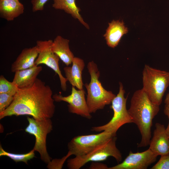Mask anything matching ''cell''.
Returning <instances> with one entry per match:
<instances>
[{
  "label": "cell",
  "mask_w": 169,
  "mask_h": 169,
  "mask_svg": "<svg viewBox=\"0 0 169 169\" xmlns=\"http://www.w3.org/2000/svg\"><path fill=\"white\" fill-rule=\"evenodd\" d=\"M52 95L50 86L37 78L31 86L19 89L10 105L0 113V119L22 115H30L37 120L51 119L55 110Z\"/></svg>",
  "instance_id": "6da1fadb"
},
{
  "label": "cell",
  "mask_w": 169,
  "mask_h": 169,
  "mask_svg": "<svg viewBox=\"0 0 169 169\" xmlns=\"http://www.w3.org/2000/svg\"><path fill=\"white\" fill-rule=\"evenodd\" d=\"M159 106L151 101L142 88L133 94L128 110L132 123L136 125L141 135L138 147L149 145L153 120L159 111Z\"/></svg>",
  "instance_id": "7a4b0ae2"
},
{
  "label": "cell",
  "mask_w": 169,
  "mask_h": 169,
  "mask_svg": "<svg viewBox=\"0 0 169 169\" xmlns=\"http://www.w3.org/2000/svg\"><path fill=\"white\" fill-rule=\"evenodd\" d=\"M87 68L91 79L89 84H84L87 91L86 102L90 113H95L110 104L116 95L102 86L99 79L100 72L95 63L93 61L89 62Z\"/></svg>",
  "instance_id": "3957f363"
},
{
  "label": "cell",
  "mask_w": 169,
  "mask_h": 169,
  "mask_svg": "<svg viewBox=\"0 0 169 169\" xmlns=\"http://www.w3.org/2000/svg\"><path fill=\"white\" fill-rule=\"evenodd\" d=\"M143 89L153 103L160 105L169 85V72L145 65L142 71Z\"/></svg>",
  "instance_id": "277c9868"
},
{
  "label": "cell",
  "mask_w": 169,
  "mask_h": 169,
  "mask_svg": "<svg viewBox=\"0 0 169 169\" xmlns=\"http://www.w3.org/2000/svg\"><path fill=\"white\" fill-rule=\"evenodd\" d=\"M116 136H114L88 153L68 160V167L69 169H79L89 162L104 161L109 156L113 157L118 163L120 162L122 156L116 146Z\"/></svg>",
  "instance_id": "5b68a950"
},
{
  "label": "cell",
  "mask_w": 169,
  "mask_h": 169,
  "mask_svg": "<svg viewBox=\"0 0 169 169\" xmlns=\"http://www.w3.org/2000/svg\"><path fill=\"white\" fill-rule=\"evenodd\" d=\"M118 94L111 102V108L113 111V115L111 120L106 124L92 127V131L99 132L105 130L116 134L118 130L122 125L132 123L131 118L126 108L127 97H124L125 91L122 83L119 82Z\"/></svg>",
  "instance_id": "8992f818"
},
{
  "label": "cell",
  "mask_w": 169,
  "mask_h": 169,
  "mask_svg": "<svg viewBox=\"0 0 169 169\" xmlns=\"http://www.w3.org/2000/svg\"><path fill=\"white\" fill-rule=\"evenodd\" d=\"M28 125L25 129V132L33 135L35 142L33 149L40 154L41 160L49 164L51 159L47 151L46 138L47 135L53 129L52 122L50 119L37 120L27 117Z\"/></svg>",
  "instance_id": "52a82bcc"
},
{
  "label": "cell",
  "mask_w": 169,
  "mask_h": 169,
  "mask_svg": "<svg viewBox=\"0 0 169 169\" xmlns=\"http://www.w3.org/2000/svg\"><path fill=\"white\" fill-rule=\"evenodd\" d=\"M116 135V134L105 130L97 134L75 136L68 143L69 152L75 156L84 155Z\"/></svg>",
  "instance_id": "ba28073f"
},
{
  "label": "cell",
  "mask_w": 169,
  "mask_h": 169,
  "mask_svg": "<svg viewBox=\"0 0 169 169\" xmlns=\"http://www.w3.org/2000/svg\"><path fill=\"white\" fill-rule=\"evenodd\" d=\"M53 41L38 40L36 46L38 52V56L35 62V64L38 65L44 64L52 69L57 74L59 78L61 87L64 91L67 90V79L62 75L59 66V58L51 49Z\"/></svg>",
  "instance_id": "9c48e42d"
},
{
  "label": "cell",
  "mask_w": 169,
  "mask_h": 169,
  "mask_svg": "<svg viewBox=\"0 0 169 169\" xmlns=\"http://www.w3.org/2000/svg\"><path fill=\"white\" fill-rule=\"evenodd\" d=\"M85 94L83 89L76 90L74 87L72 86L70 95L63 96L60 94H55L53 95V98L56 101H64L68 103V110L70 113L90 119L92 116L85 99Z\"/></svg>",
  "instance_id": "30bf717a"
},
{
  "label": "cell",
  "mask_w": 169,
  "mask_h": 169,
  "mask_svg": "<svg viewBox=\"0 0 169 169\" xmlns=\"http://www.w3.org/2000/svg\"><path fill=\"white\" fill-rule=\"evenodd\" d=\"M157 156L149 148L141 152L134 153L131 151L121 163L108 169H146L156 161Z\"/></svg>",
  "instance_id": "8fae6325"
},
{
  "label": "cell",
  "mask_w": 169,
  "mask_h": 169,
  "mask_svg": "<svg viewBox=\"0 0 169 169\" xmlns=\"http://www.w3.org/2000/svg\"><path fill=\"white\" fill-rule=\"evenodd\" d=\"M149 145V148L157 156L169 153V138L163 125L156 123L153 136Z\"/></svg>",
  "instance_id": "7c38bea8"
},
{
  "label": "cell",
  "mask_w": 169,
  "mask_h": 169,
  "mask_svg": "<svg viewBox=\"0 0 169 169\" xmlns=\"http://www.w3.org/2000/svg\"><path fill=\"white\" fill-rule=\"evenodd\" d=\"M42 70L41 66L35 64L31 68L17 71L12 82L19 89L29 87L34 84Z\"/></svg>",
  "instance_id": "4fadbf2b"
},
{
  "label": "cell",
  "mask_w": 169,
  "mask_h": 169,
  "mask_svg": "<svg viewBox=\"0 0 169 169\" xmlns=\"http://www.w3.org/2000/svg\"><path fill=\"white\" fill-rule=\"evenodd\" d=\"M85 66L84 61L82 59L74 57L71 67L67 66L64 68L66 78L68 81L78 90L83 89L82 72Z\"/></svg>",
  "instance_id": "5bb4252c"
},
{
  "label": "cell",
  "mask_w": 169,
  "mask_h": 169,
  "mask_svg": "<svg viewBox=\"0 0 169 169\" xmlns=\"http://www.w3.org/2000/svg\"><path fill=\"white\" fill-rule=\"evenodd\" d=\"M38 55L36 45L23 49L12 64L11 71L15 73L17 71L32 67L35 65V62Z\"/></svg>",
  "instance_id": "9a60e30c"
},
{
  "label": "cell",
  "mask_w": 169,
  "mask_h": 169,
  "mask_svg": "<svg viewBox=\"0 0 169 169\" xmlns=\"http://www.w3.org/2000/svg\"><path fill=\"white\" fill-rule=\"evenodd\" d=\"M128 32V28L125 26L123 21L113 20L109 23L104 36L107 45L114 48L118 45L122 36Z\"/></svg>",
  "instance_id": "2e32d148"
},
{
  "label": "cell",
  "mask_w": 169,
  "mask_h": 169,
  "mask_svg": "<svg viewBox=\"0 0 169 169\" xmlns=\"http://www.w3.org/2000/svg\"><path fill=\"white\" fill-rule=\"evenodd\" d=\"M69 42V40L58 36L53 41L51 45L52 51L67 66L72 63L74 57L70 50Z\"/></svg>",
  "instance_id": "e0dca14e"
},
{
  "label": "cell",
  "mask_w": 169,
  "mask_h": 169,
  "mask_svg": "<svg viewBox=\"0 0 169 169\" xmlns=\"http://www.w3.org/2000/svg\"><path fill=\"white\" fill-rule=\"evenodd\" d=\"M24 6L16 0H0V16L8 21H13L22 14Z\"/></svg>",
  "instance_id": "ac0fdd59"
},
{
  "label": "cell",
  "mask_w": 169,
  "mask_h": 169,
  "mask_svg": "<svg viewBox=\"0 0 169 169\" xmlns=\"http://www.w3.org/2000/svg\"><path fill=\"white\" fill-rule=\"evenodd\" d=\"M53 8L64 10L73 18L78 19L86 28H89V25L84 21L79 13L80 9L76 5L75 0H53Z\"/></svg>",
  "instance_id": "d6986e66"
},
{
  "label": "cell",
  "mask_w": 169,
  "mask_h": 169,
  "mask_svg": "<svg viewBox=\"0 0 169 169\" xmlns=\"http://www.w3.org/2000/svg\"><path fill=\"white\" fill-rule=\"evenodd\" d=\"M34 150L33 149L29 152L26 154H15L5 151L3 148L2 146L1 145L0 146V156H7L16 162L23 161L26 164H27L28 160L34 157Z\"/></svg>",
  "instance_id": "ffe728a7"
},
{
  "label": "cell",
  "mask_w": 169,
  "mask_h": 169,
  "mask_svg": "<svg viewBox=\"0 0 169 169\" xmlns=\"http://www.w3.org/2000/svg\"><path fill=\"white\" fill-rule=\"evenodd\" d=\"M19 88L13 82L8 81L2 75L0 76V93H8L14 95Z\"/></svg>",
  "instance_id": "44dd1931"
},
{
  "label": "cell",
  "mask_w": 169,
  "mask_h": 169,
  "mask_svg": "<svg viewBox=\"0 0 169 169\" xmlns=\"http://www.w3.org/2000/svg\"><path fill=\"white\" fill-rule=\"evenodd\" d=\"M14 95L8 93H0V113L6 109L11 104Z\"/></svg>",
  "instance_id": "7402d4cb"
},
{
  "label": "cell",
  "mask_w": 169,
  "mask_h": 169,
  "mask_svg": "<svg viewBox=\"0 0 169 169\" xmlns=\"http://www.w3.org/2000/svg\"><path fill=\"white\" fill-rule=\"evenodd\" d=\"M151 169H169V153L161 157Z\"/></svg>",
  "instance_id": "603a6c76"
},
{
  "label": "cell",
  "mask_w": 169,
  "mask_h": 169,
  "mask_svg": "<svg viewBox=\"0 0 169 169\" xmlns=\"http://www.w3.org/2000/svg\"><path fill=\"white\" fill-rule=\"evenodd\" d=\"M71 154L68 152L67 154L62 159H55L50 161L48 164V167L52 169H61L66 159L70 156Z\"/></svg>",
  "instance_id": "cb8c5ba5"
},
{
  "label": "cell",
  "mask_w": 169,
  "mask_h": 169,
  "mask_svg": "<svg viewBox=\"0 0 169 169\" xmlns=\"http://www.w3.org/2000/svg\"><path fill=\"white\" fill-rule=\"evenodd\" d=\"M49 0H31L32 11L36 12L42 11L44 9V5Z\"/></svg>",
  "instance_id": "d4e9b609"
},
{
  "label": "cell",
  "mask_w": 169,
  "mask_h": 169,
  "mask_svg": "<svg viewBox=\"0 0 169 169\" xmlns=\"http://www.w3.org/2000/svg\"><path fill=\"white\" fill-rule=\"evenodd\" d=\"M89 169H108L109 167L104 164L99 162H92Z\"/></svg>",
  "instance_id": "484cf974"
},
{
  "label": "cell",
  "mask_w": 169,
  "mask_h": 169,
  "mask_svg": "<svg viewBox=\"0 0 169 169\" xmlns=\"http://www.w3.org/2000/svg\"><path fill=\"white\" fill-rule=\"evenodd\" d=\"M164 113L166 115L169 119V123L166 130V132L169 138V105L165 104L164 109Z\"/></svg>",
  "instance_id": "4316f807"
},
{
  "label": "cell",
  "mask_w": 169,
  "mask_h": 169,
  "mask_svg": "<svg viewBox=\"0 0 169 169\" xmlns=\"http://www.w3.org/2000/svg\"><path fill=\"white\" fill-rule=\"evenodd\" d=\"M164 103L165 104L169 105V91L166 97Z\"/></svg>",
  "instance_id": "83f0119b"
},
{
  "label": "cell",
  "mask_w": 169,
  "mask_h": 169,
  "mask_svg": "<svg viewBox=\"0 0 169 169\" xmlns=\"http://www.w3.org/2000/svg\"></svg>",
  "instance_id": "f1b7e54d"
}]
</instances>
